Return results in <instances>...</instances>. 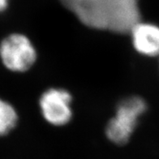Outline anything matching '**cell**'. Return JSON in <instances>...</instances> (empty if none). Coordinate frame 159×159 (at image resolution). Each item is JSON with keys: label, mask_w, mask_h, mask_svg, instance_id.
<instances>
[{"label": "cell", "mask_w": 159, "mask_h": 159, "mask_svg": "<svg viewBox=\"0 0 159 159\" xmlns=\"http://www.w3.org/2000/svg\"><path fill=\"white\" fill-rule=\"evenodd\" d=\"M18 119L15 107L4 99L0 98V136L10 133L16 128Z\"/></svg>", "instance_id": "obj_6"}, {"label": "cell", "mask_w": 159, "mask_h": 159, "mask_svg": "<svg viewBox=\"0 0 159 159\" xmlns=\"http://www.w3.org/2000/svg\"><path fill=\"white\" fill-rule=\"evenodd\" d=\"M72 97L62 88H50L42 93L39 99L41 113L48 124L56 127L67 124L71 120Z\"/></svg>", "instance_id": "obj_4"}, {"label": "cell", "mask_w": 159, "mask_h": 159, "mask_svg": "<svg viewBox=\"0 0 159 159\" xmlns=\"http://www.w3.org/2000/svg\"><path fill=\"white\" fill-rule=\"evenodd\" d=\"M158 58H159V57H158Z\"/></svg>", "instance_id": "obj_8"}, {"label": "cell", "mask_w": 159, "mask_h": 159, "mask_svg": "<svg viewBox=\"0 0 159 159\" xmlns=\"http://www.w3.org/2000/svg\"><path fill=\"white\" fill-rule=\"evenodd\" d=\"M132 46L136 52L144 57H159V26L140 20L129 30Z\"/></svg>", "instance_id": "obj_5"}, {"label": "cell", "mask_w": 159, "mask_h": 159, "mask_svg": "<svg viewBox=\"0 0 159 159\" xmlns=\"http://www.w3.org/2000/svg\"><path fill=\"white\" fill-rule=\"evenodd\" d=\"M9 2L10 0H0V13H2L8 8Z\"/></svg>", "instance_id": "obj_7"}, {"label": "cell", "mask_w": 159, "mask_h": 159, "mask_svg": "<svg viewBox=\"0 0 159 159\" xmlns=\"http://www.w3.org/2000/svg\"><path fill=\"white\" fill-rule=\"evenodd\" d=\"M147 109L148 104L141 97L130 96L120 101L106 127L107 139L117 145L127 144Z\"/></svg>", "instance_id": "obj_2"}, {"label": "cell", "mask_w": 159, "mask_h": 159, "mask_svg": "<svg viewBox=\"0 0 159 159\" xmlns=\"http://www.w3.org/2000/svg\"><path fill=\"white\" fill-rule=\"evenodd\" d=\"M37 56L35 46L24 34H10L0 42V59L3 66L11 71H27L34 65Z\"/></svg>", "instance_id": "obj_3"}, {"label": "cell", "mask_w": 159, "mask_h": 159, "mask_svg": "<svg viewBox=\"0 0 159 159\" xmlns=\"http://www.w3.org/2000/svg\"><path fill=\"white\" fill-rule=\"evenodd\" d=\"M82 24L91 29L128 34L141 20L139 0H59Z\"/></svg>", "instance_id": "obj_1"}]
</instances>
